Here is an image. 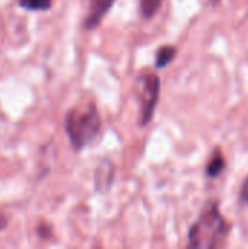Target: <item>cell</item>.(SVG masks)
<instances>
[{
  "label": "cell",
  "instance_id": "cell-1",
  "mask_svg": "<svg viewBox=\"0 0 248 249\" xmlns=\"http://www.w3.org/2000/svg\"><path fill=\"white\" fill-rule=\"evenodd\" d=\"M229 231L231 226L228 220L222 216L219 206L216 203H212L202 212L197 220L191 225L187 233L189 248H218L225 242Z\"/></svg>",
  "mask_w": 248,
  "mask_h": 249
},
{
  "label": "cell",
  "instance_id": "cell-2",
  "mask_svg": "<svg viewBox=\"0 0 248 249\" xmlns=\"http://www.w3.org/2000/svg\"><path fill=\"white\" fill-rule=\"evenodd\" d=\"M64 128L70 146L75 152H80L92 146L101 134V115L94 104L83 108H73L64 118Z\"/></svg>",
  "mask_w": 248,
  "mask_h": 249
},
{
  "label": "cell",
  "instance_id": "cell-3",
  "mask_svg": "<svg viewBox=\"0 0 248 249\" xmlns=\"http://www.w3.org/2000/svg\"><path fill=\"white\" fill-rule=\"evenodd\" d=\"M161 95V79L155 73L140 74L136 80V96L139 101V127H146L155 117Z\"/></svg>",
  "mask_w": 248,
  "mask_h": 249
},
{
  "label": "cell",
  "instance_id": "cell-4",
  "mask_svg": "<svg viewBox=\"0 0 248 249\" xmlns=\"http://www.w3.org/2000/svg\"><path fill=\"white\" fill-rule=\"evenodd\" d=\"M114 3H115V0H94L91 10L83 22V28L86 31H92V29L98 28V25L102 22L105 15L113 9Z\"/></svg>",
  "mask_w": 248,
  "mask_h": 249
},
{
  "label": "cell",
  "instance_id": "cell-5",
  "mask_svg": "<svg viewBox=\"0 0 248 249\" xmlns=\"http://www.w3.org/2000/svg\"><path fill=\"white\" fill-rule=\"evenodd\" d=\"M115 166L110 159H102L95 171V188L98 193H105L114 182Z\"/></svg>",
  "mask_w": 248,
  "mask_h": 249
},
{
  "label": "cell",
  "instance_id": "cell-6",
  "mask_svg": "<svg viewBox=\"0 0 248 249\" xmlns=\"http://www.w3.org/2000/svg\"><path fill=\"white\" fill-rule=\"evenodd\" d=\"M177 48L174 45H162L158 48L156 54H155V67L158 70H162L165 67H168L174 58L177 57Z\"/></svg>",
  "mask_w": 248,
  "mask_h": 249
},
{
  "label": "cell",
  "instance_id": "cell-7",
  "mask_svg": "<svg viewBox=\"0 0 248 249\" xmlns=\"http://www.w3.org/2000/svg\"><path fill=\"white\" fill-rule=\"evenodd\" d=\"M227 168V160L222 155H215L210 158V160L206 165V177L209 179H216L219 178Z\"/></svg>",
  "mask_w": 248,
  "mask_h": 249
},
{
  "label": "cell",
  "instance_id": "cell-8",
  "mask_svg": "<svg viewBox=\"0 0 248 249\" xmlns=\"http://www.w3.org/2000/svg\"><path fill=\"white\" fill-rule=\"evenodd\" d=\"M164 0H139V13L143 20H151L162 7Z\"/></svg>",
  "mask_w": 248,
  "mask_h": 249
},
{
  "label": "cell",
  "instance_id": "cell-9",
  "mask_svg": "<svg viewBox=\"0 0 248 249\" xmlns=\"http://www.w3.org/2000/svg\"><path fill=\"white\" fill-rule=\"evenodd\" d=\"M18 6L29 12H45L53 6V0H18Z\"/></svg>",
  "mask_w": 248,
  "mask_h": 249
},
{
  "label": "cell",
  "instance_id": "cell-10",
  "mask_svg": "<svg viewBox=\"0 0 248 249\" xmlns=\"http://www.w3.org/2000/svg\"><path fill=\"white\" fill-rule=\"evenodd\" d=\"M240 201L243 204H247L248 206V177L246 178L243 187H241V191H240Z\"/></svg>",
  "mask_w": 248,
  "mask_h": 249
},
{
  "label": "cell",
  "instance_id": "cell-11",
  "mask_svg": "<svg viewBox=\"0 0 248 249\" xmlns=\"http://www.w3.org/2000/svg\"><path fill=\"white\" fill-rule=\"evenodd\" d=\"M6 226H7V219H6L3 214H0V232H1V231H4V229H6Z\"/></svg>",
  "mask_w": 248,
  "mask_h": 249
}]
</instances>
